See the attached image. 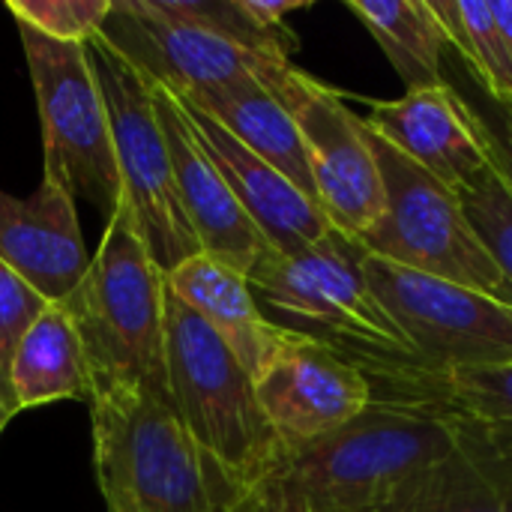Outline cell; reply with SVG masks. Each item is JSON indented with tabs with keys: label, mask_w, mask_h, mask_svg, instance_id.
Listing matches in <instances>:
<instances>
[{
	"label": "cell",
	"mask_w": 512,
	"mask_h": 512,
	"mask_svg": "<svg viewBox=\"0 0 512 512\" xmlns=\"http://www.w3.org/2000/svg\"><path fill=\"white\" fill-rule=\"evenodd\" d=\"M258 81L294 117L315 180V198L333 228L348 237L369 234L384 213V183L366 120L345 96L291 57H270L258 69Z\"/></svg>",
	"instance_id": "cell-9"
},
{
	"label": "cell",
	"mask_w": 512,
	"mask_h": 512,
	"mask_svg": "<svg viewBox=\"0 0 512 512\" xmlns=\"http://www.w3.org/2000/svg\"><path fill=\"white\" fill-rule=\"evenodd\" d=\"M471 78V75H468ZM450 81V78H447ZM453 84V81H450ZM459 90V96L465 99L468 105V114H471V123L492 159V165L498 168V174L507 180V186L512 189V105H504V102H495L489 99L474 81V93H468L465 87L453 84Z\"/></svg>",
	"instance_id": "cell-28"
},
{
	"label": "cell",
	"mask_w": 512,
	"mask_h": 512,
	"mask_svg": "<svg viewBox=\"0 0 512 512\" xmlns=\"http://www.w3.org/2000/svg\"><path fill=\"white\" fill-rule=\"evenodd\" d=\"M0 261L39 297L63 306L90 270L75 198L45 177L30 198L0 189Z\"/></svg>",
	"instance_id": "cell-15"
},
{
	"label": "cell",
	"mask_w": 512,
	"mask_h": 512,
	"mask_svg": "<svg viewBox=\"0 0 512 512\" xmlns=\"http://www.w3.org/2000/svg\"><path fill=\"white\" fill-rule=\"evenodd\" d=\"M348 9L381 45L405 93L447 81L450 42L429 0H348Z\"/></svg>",
	"instance_id": "cell-21"
},
{
	"label": "cell",
	"mask_w": 512,
	"mask_h": 512,
	"mask_svg": "<svg viewBox=\"0 0 512 512\" xmlns=\"http://www.w3.org/2000/svg\"><path fill=\"white\" fill-rule=\"evenodd\" d=\"M165 285L234 351V357L255 378V372L279 345L285 327L261 312L249 276L201 252L171 270Z\"/></svg>",
	"instance_id": "cell-17"
},
{
	"label": "cell",
	"mask_w": 512,
	"mask_h": 512,
	"mask_svg": "<svg viewBox=\"0 0 512 512\" xmlns=\"http://www.w3.org/2000/svg\"><path fill=\"white\" fill-rule=\"evenodd\" d=\"M87 57L108 111L123 204L129 207L156 267L168 276L183 261L201 255V246L180 204L171 150L156 117L153 87L99 36L87 42Z\"/></svg>",
	"instance_id": "cell-8"
},
{
	"label": "cell",
	"mask_w": 512,
	"mask_h": 512,
	"mask_svg": "<svg viewBox=\"0 0 512 512\" xmlns=\"http://www.w3.org/2000/svg\"><path fill=\"white\" fill-rule=\"evenodd\" d=\"M78 327L90 399L108 393H168L165 273L147 252L129 207L120 201L78 291L63 303Z\"/></svg>",
	"instance_id": "cell-3"
},
{
	"label": "cell",
	"mask_w": 512,
	"mask_h": 512,
	"mask_svg": "<svg viewBox=\"0 0 512 512\" xmlns=\"http://www.w3.org/2000/svg\"><path fill=\"white\" fill-rule=\"evenodd\" d=\"M369 135L384 183V213L360 237L363 249L402 270L462 285L512 306L510 279L483 246L462 195L393 150L372 129Z\"/></svg>",
	"instance_id": "cell-6"
},
{
	"label": "cell",
	"mask_w": 512,
	"mask_h": 512,
	"mask_svg": "<svg viewBox=\"0 0 512 512\" xmlns=\"http://www.w3.org/2000/svg\"><path fill=\"white\" fill-rule=\"evenodd\" d=\"M18 39L42 126V177L69 198L93 204L108 222L123 201V186L87 45L48 39L27 24H18Z\"/></svg>",
	"instance_id": "cell-7"
},
{
	"label": "cell",
	"mask_w": 512,
	"mask_h": 512,
	"mask_svg": "<svg viewBox=\"0 0 512 512\" xmlns=\"http://www.w3.org/2000/svg\"><path fill=\"white\" fill-rule=\"evenodd\" d=\"M444 405L489 450L512 459V366L444 372Z\"/></svg>",
	"instance_id": "cell-23"
},
{
	"label": "cell",
	"mask_w": 512,
	"mask_h": 512,
	"mask_svg": "<svg viewBox=\"0 0 512 512\" xmlns=\"http://www.w3.org/2000/svg\"><path fill=\"white\" fill-rule=\"evenodd\" d=\"M444 36L471 81L495 102L512 105V66L492 6L483 0H429Z\"/></svg>",
	"instance_id": "cell-22"
},
{
	"label": "cell",
	"mask_w": 512,
	"mask_h": 512,
	"mask_svg": "<svg viewBox=\"0 0 512 512\" xmlns=\"http://www.w3.org/2000/svg\"><path fill=\"white\" fill-rule=\"evenodd\" d=\"M462 438L465 423L450 405L375 399L342 429L303 447H282L267 474L315 512H384Z\"/></svg>",
	"instance_id": "cell-2"
},
{
	"label": "cell",
	"mask_w": 512,
	"mask_h": 512,
	"mask_svg": "<svg viewBox=\"0 0 512 512\" xmlns=\"http://www.w3.org/2000/svg\"><path fill=\"white\" fill-rule=\"evenodd\" d=\"M366 249L357 237L330 228L318 243L282 255L267 249L249 270L261 306L285 318L288 330L318 339L357 363L375 399L444 405V375L408 342L366 276Z\"/></svg>",
	"instance_id": "cell-1"
},
{
	"label": "cell",
	"mask_w": 512,
	"mask_h": 512,
	"mask_svg": "<svg viewBox=\"0 0 512 512\" xmlns=\"http://www.w3.org/2000/svg\"><path fill=\"white\" fill-rule=\"evenodd\" d=\"M462 195L465 213L474 222L483 246L498 261L512 285V189L489 159V168Z\"/></svg>",
	"instance_id": "cell-25"
},
{
	"label": "cell",
	"mask_w": 512,
	"mask_h": 512,
	"mask_svg": "<svg viewBox=\"0 0 512 512\" xmlns=\"http://www.w3.org/2000/svg\"><path fill=\"white\" fill-rule=\"evenodd\" d=\"M153 102H156V117L171 150L180 204L198 237L201 252L249 276L258 258L270 249L264 234L246 216L231 186L225 183L222 171L213 165V159L201 147L183 102L165 90H153Z\"/></svg>",
	"instance_id": "cell-13"
},
{
	"label": "cell",
	"mask_w": 512,
	"mask_h": 512,
	"mask_svg": "<svg viewBox=\"0 0 512 512\" xmlns=\"http://www.w3.org/2000/svg\"><path fill=\"white\" fill-rule=\"evenodd\" d=\"M6 9L18 24H27L48 39L87 45L99 36L111 0H9Z\"/></svg>",
	"instance_id": "cell-27"
},
{
	"label": "cell",
	"mask_w": 512,
	"mask_h": 512,
	"mask_svg": "<svg viewBox=\"0 0 512 512\" xmlns=\"http://www.w3.org/2000/svg\"><path fill=\"white\" fill-rule=\"evenodd\" d=\"M360 102L366 105L363 120L378 138L450 189L465 192L489 168V153L471 123L468 105L450 81L387 102Z\"/></svg>",
	"instance_id": "cell-14"
},
{
	"label": "cell",
	"mask_w": 512,
	"mask_h": 512,
	"mask_svg": "<svg viewBox=\"0 0 512 512\" xmlns=\"http://www.w3.org/2000/svg\"><path fill=\"white\" fill-rule=\"evenodd\" d=\"M363 267L381 303L435 372L512 366L510 303L402 270L369 252Z\"/></svg>",
	"instance_id": "cell-10"
},
{
	"label": "cell",
	"mask_w": 512,
	"mask_h": 512,
	"mask_svg": "<svg viewBox=\"0 0 512 512\" xmlns=\"http://www.w3.org/2000/svg\"><path fill=\"white\" fill-rule=\"evenodd\" d=\"M168 393L204 459L243 492L276 462L282 444L267 423L255 381L234 351L165 285Z\"/></svg>",
	"instance_id": "cell-5"
},
{
	"label": "cell",
	"mask_w": 512,
	"mask_h": 512,
	"mask_svg": "<svg viewBox=\"0 0 512 512\" xmlns=\"http://www.w3.org/2000/svg\"><path fill=\"white\" fill-rule=\"evenodd\" d=\"M48 309V300L39 297L18 273H12L0 261V399L6 411L15 417V399H12V366L15 354L27 336V330L36 324V318Z\"/></svg>",
	"instance_id": "cell-26"
},
{
	"label": "cell",
	"mask_w": 512,
	"mask_h": 512,
	"mask_svg": "<svg viewBox=\"0 0 512 512\" xmlns=\"http://www.w3.org/2000/svg\"><path fill=\"white\" fill-rule=\"evenodd\" d=\"M492 6V15L498 21V30H501V39L507 45V54H510V66H512V0H489Z\"/></svg>",
	"instance_id": "cell-30"
},
{
	"label": "cell",
	"mask_w": 512,
	"mask_h": 512,
	"mask_svg": "<svg viewBox=\"0 0 512 512\" xmlns=\"http://www.w3.org/2000/svg\"><path fill=\"white\" fill-rule=\"evenodd\" d=\"M90 366L75 321L57 303L36 318L27 330L15 366H12V399L15 411L42 408L60 399L90 402Z\"/></svg>",
	"instance_id": "cell-20"
},
{
	"label": "cell",
	"mask_w": 512,
	"mask_h": 512,
	"mask_svg": "<svg viewBox=\"0 0 512 512\" xmlns=\"http://www.w3.org/2000/svg\"><path fill=\"white\" fill-rule=\"evenodd\" d=\"M225 512H315L309 507V501L303 495H297L294 489H288L285 483H279L276 477L264 474L255 486L237 492L228 504Z\"/></svg>",
	"instance_id": "cell-29"
},
{
	"label": "cell",
	"mask_w": 512,
	"mask_h": 512,
	"mask_svg": "<svg viewBox=\"0 0 512 512\" xmlns=\"http://www.w3.org/2000/svg\"><path fill=\"white\" fill-rule=\"evenodd\" d=\"M87 405L108 512H225L237 495L204 459L171 399L108 393Z\"/></svg>",
	"instance_id": "cell-4"
},
{
	"label": "cell",
	"mask_w": 512,
	"mask_h": 512,
	"mask_svg": "<svg viewBox=\"0 0 512 512\" xmlns=\"http://www.w3.org/2000/svg\"><path fill=\"white\" fill-rule=\"evenodd\" d=\"M159 12H165L174 21L201 27L225 42H234L246 51L255 54H279V57H291V51L297 48L294 42L279 39L276 33H270L267 27H261L243 0H153Z\"/></svg>",
	"instance_id": "cell-24"
},
{
	"label": "cell",
	"mask_w": 512,
	"mask_h": 512,
	"mask_svg": "<svg viewBox=\"0 0 512 512\" xmlns=\"http://www.w3.org/2000/svg\"><path fill=\"white\" fill-rule=\"evenodd\" d=\"M384 512H512V459L489 450L465 426L462 444L414 477Z\"/></svg>",
	"instance_id": "cell-19"
},
{
	"label": "cell",
	"mask_w": 512,
	"mask_h": 512,
	"mask_svg": "<svg viewBox=\"0 0 512 512\" xmlns=\"http://www.w3.org/2000/svg\"><path fill=\"white\" fill-rule=\"evenodd\" d=\"M252 381L282 447L312 444L375 402L372 378L357 363L288 327Z\"/></svg>",
	"instance_id": "cell-11"
},
{
	"label": "cell",
	"mask_w": 512,
	"mask_h": 512,
	"mask_svg": "<svg viewBox=\"0 0 512 512\" xmlns=\"http://www.w3.org/2000/svg\"><path fill=\"white\" fill-rule=\"evenodd\" d=\"M99 39L153 90L180 99L258 78V69L270 57H279L246 51L201 27L174 21L153 0H111Z\"/></svg>",
	"instance_id": "cell-12"
},
{
	"label": "cell",
	"mask_w": 512,
	"mask_h": 512,
	"mask_svg": "<svg viewBox=\"0 0 512 512\" xmlns=\"http://www.w3.org/2000/svg\"><path fill=\"white\" fill-rule=\"evenodd\" d=\"M183 108L189 114V123L201 147L222 171L234 198L255 222V228L264 234L270 249L291 255L330 234L333 225L324 216V210L309 195H303L285 174H279L273 165L255 156L246 144H240L228 129H222L201 108L189 102H183Z\"/></svg>",
	"instance_id": "cell-16"
},
{
	"label": "cell",
	"mask_w": 512,
	"mask_h": 512,
	"mask_svg": "<svg viewBox=\"0 0 512 512\" xmlns=\"http://www.w3.org/2000/svg\"><path fill=\"white\" fill-rule=\"evenodd\" d=\"M9 420H12V414L6 411V405H3V399H0V435H3V429H6Z\"/></svg>",
	"instance_id": "cell-31"
},
{
	"label": "cell",
	"mask_w": 512,
	"mask_h": 512,
	"mask_svg": "<svg viewBox=\"0 0 512 512\" xmlns=\"http://www.w3.org/2000/svg\"><path fill=\"white\" fill-rule=\"evenodd\" d=\"M183 102L210 114L240 144H246L255 156H261L267 165L285 174L303 195H309L318 204L303 135L288 108L258 78H243L228 87L183 96Z\"/></svg>",
	"instance_id": "cell-18"
}]
</instances>
